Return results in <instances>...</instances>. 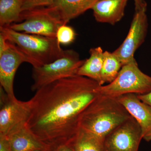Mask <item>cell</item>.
Instances as JSON below:
<instances>
[{
  "label": "cell",
  "instance_id": "1",
  "mask_svg": "<svg viewBox=\"0 0 151 151\" xmlns=\"http://www.w3.org/2000/svg\"><path fill=\"white\" fill-rule=\"evenodd\" d=\"M100 84L76 75L41 87L31 101L26 126L49 146L68 145L79 129V120L86 108L99 95Z\"/></svg>",
  "mask_w": 151,
  "mask_h": 151
},
{
  "label": "cell",
  "instance_id": "2",
  "mask_svg": "<svg viewBox=\"0 0 151 151\" xmlns=\"http://www.w3.org/2000/svg\"><path fill=\"white\" fill-rule=\"evenodd\" d=\"M131 117L117 98L100 94L81 115L79 129L104 140L108 133Z\"/></svg>",
  "mask_w": 151,
  "mask_h": 151
},
{
  "label": "cell",
  "instance_id": "3",
  "mask_svg": "<svg viewBox=\"0 0 151 151\" xmlns=\"http://www.w3.org/2000/svg\"><path fill=\"white\" fill-rule=\"evenodd\" d=\"M0 33L27 57L33 67L51 63L65 54L56 38L19 32L8 27H0Z\"/></svg>",
  "mask_w": 151,
  "mask_h": 151
},
{
  "label": "cell",
  "instance_id": "4",
  "mask_svg": "<svg viewBox=\"0 0 151 151\" xmlns=\"http://www.w3.org/2000/svg\"><path fill=\"white\" fill-rule=\"evenodd\" d=\"M99 94L112 97L124 94L142 95L151 92V76L139 68L136 60L122 66L114 81L97 88Z\"/></svg>",
  "mask_w": 151,
  "mask_h": 151
},
{
  "label": "cell",
  "instance_id": "5",
  "mask_svg": "<svg viewBox=\"0 0 151 151\" xmlns=\"http://www.w3.org/2000/svg\"><path fill=\"white\" fill-rule=\"evenodd\" d=\"M85 60L80 59L79 55L73 50H66L65 54L49 64L33 67L32 77L33 84L31 90L38 89L62 78L77 75L79 68Z\"/></svg>",
  "mask_w": 151,
  "mask_h": 151
},
{
  "label": "cell",
  "instance_id": "6",
  "mask_svg": "<svg viewBox=\"0 0 151 151\" xmlns=\"http://www.w3.org/2000/svg\"><path fill=\"white\" fill-rule=\"evenodd\" d=\"M22 19L21 22L8 27L19 32L56 38L58 28L66 24L47 7L23 11Z\"/></svg>",
  "mask_w": 151,
  "mask_h": 151
},
{
  "label": "cell",
  "instance_id": "7",
  "mask_svg": "<svg viewBox=\"0 0 151 151\" xmlns=\"http://www.w3.org/2000/svg\"><path fill=\"white\" fill-rule=\"evenodd\" d=\"M147 4L135 7V12L127 37L122 44L113 52L122 65L135 59V52L145 39L148 29L146 11Z\"/></svg>",
  "mask_w": 151,
  "mask_h": 151
},
{
  "label": "cell",
  "instance_id": "8",
  "mask_svg": "<svg viewBox=\"0 0 151 151\" xmlns=\"http://www.w3.org/2000/svg\"><path fill=\"white\" fill-rule=\"evenodd\" d=\"M142 139L140 127L132 116L105 136L103 151H138Z\"/></svg>",
  "mask_w": 151,
  "mask_h": 151
},
{
  "label": "cell",
  "instance_id": "9",
  "mask_svg": "<svg viewBox=\"0 0 151 151\" xmlns=\"http://www.w3.org/2000/svg\"><path fill=\"white\" fill-rule=\"evenodd\" d=\"M31 111V101L9 97L1 86L0 136H7L17 127L26 124Z\"/></svg>",
  "mask_w": 151,
  "mask_h": 151
},
{
  "label": "cell",
  "instance_id": "10",
  "mask_svg": "<svg viewBox=\"0 0 151 151\" xmlns=\"http://www.w3.org/2000/svg\"><path fill=\"white\" fill-rule=\"evenodd\" d=\"M30 64L29 59L14 44L7 40L4 51L0 53L1 86L10 98H15L14 81L18 68L23 63Z\"/></svg>",
  "mask_w": 151,
  "mask_h": 151
},
{
  "label": "cell",
  "instance_id": "11",
  "mask_svg": "<svg viewBox=\"0 0 151 151\" xmlns=\"http://www.w3.org/2000/svg\"><path fill=\"white\" fill-rule=\"evenodd\" d=\"M139 125L143 139L151 141V107L141 101L137 94H124L117 97Z\"/></svg>",
  "mask_w": 151,
  "mask_h": 151
},
{
  "label": "cell",
  "instance_id": "12",
  "mask_svg": "<svg viewBox=\"0 0 151 151\" xmlns=\"http://www.w3.org/2000/svg\"><path fill=\"white\" fill-rule=\"evenodd\" d=\"M99 0H55L47 7L65 24L89 9Z\"/></svg>",
  "mask_w": 151,
  "mask_h": 151
},
{
  "label": "cell",
  "instance_id": "13",
  "mask_svg": "<svg viewBox=\"0 0 151 151\" xmlns=\"http://www.w3.org/2000/svg\"><path fill=\"white\" fill-rule=\"evenodd\" d=\"M12 151H47L49 146L42 142L31 132L26 124L17 127L6 136Z\"/></svg>",
  "mask_w": 151,
  "mask_h": 151
},
{
  "label": "cell",
  "instance_id": "14",
  "mask_svg": "<svg viewBox=\"0 0 151 151\" xmlns=\"http://www.w3.org/2000/svg\"><path fill=\"white\" fill-rule=\"evenodd\" d=\"M128 0H99L92 9L98 22L114 25L124 16Z\"/></svg>",
  "mask_w": 151,
  "mask_h": 151
},
{
  "label": "cell",
  "instance_id": "15",
  "mask_svg": "<svg viewBox=\"0 0 151 151\" xmlns=\"http://www.w3.org/2000/svg\"><path fill=\"white\" fill-rule=\"evenodd\" d=\"M90 56L79 68L77 75L97 81L101 85V73L104 60V52L100 47L90 49Z\"/></svg>",
  "mask_w": 151,
  "mask_h": 151
},
{
  "label": "cell",
  "instance_id": "16",
  "mask_svg": "<svg viewBox=\"0 0 151 151\" xmlns=\"http://www.w3.org/2000/svg\"><path fill=\"white\" fill-rule=\"evenodd\" d=\"M24 0H0V27L22 22Z\"/></svg>",
  "mask_w": 151,
  "mask_h": 151
},
{
  "label": "cell",
  "instance_id": "17",
  "mask_svg": "<svg viewBox=\"0 0 151 151\" xmlns=\"http://www.w3.org/2000/svg\"><path fill=\"white\" fill-rule=\"evenodd\" d=\"M103 140L80 129L69 143L74 151H103Z\"/></svg>",
  "mask_w": 151,
  "mask_h": 151
},
{
  "label": "cell",
  "instance_id": "18",
  "mask_svg": "<svg viewBox=\"0 0 151 151\" xmlns=\"http://www.w3.org/2000/svg\"><path fill=\"white\" fill-rule=\"evenodd\" d=\"M119 60L113 52H104V60L101 73V85L115 80L122 67Z\"/></svg>",
  "mask_w": 151,
  "mask_h": 151
},
{
  "label": "cell",
  "instance_id": "19",
  "mask_svg": "<svg viewBox=\"0 0 151 151\" xmlns=\"http://www.w3.org/2000/svg\"><path fill=\"white\" fill-rule=\"evenodd\" d=\"M76 37V33L73 27L63 24L60 27L56 33V38L60 44L68 45L73 43Z\"/></svg>",
  "mask_w": 151,
  "mask_h": 151
},
{
  "label": "cell",
  "instance_id": "20",
  "mask_svg": "<svg viewBox=\"0 0 151 151\" xmlns=\"http://www.w3.org/2000/svg\"><path fill=\"white\" fill-rule=\"evenodd\" d=\"M55 0H24L22 10H29L37 8L47 7L51 5Z\"/></svg>",
  "mask_w": 151,
  "mask_h": 151
},
{
  "label": "cell",
  "instance_id": "21",
  "mask_svg": "<svg viewBox=\"0 0 151 151\" xmlns=\"http://www.w3.org/2000/svg\"><path fill=\"white\" fill-rule=\"evenodd\" d=\"M0 151H12L9 142L6 136H0Z\"/></svg>",
  "mask_w": 151,
  "mask_h": 151
},
{
  "label": "cell",
  "instance_id": "22",
  "mask_svg": "<svg viewBox=\"0 0 151 151\" xmlns=\"http://www.w3.org/2000/svg\"><path fill=\"white\" fill-rule=\"evenodd\" d=\"M47 151H74L68 145H61L50 147Z\"/></svg>",
  "mask_w": 151,
  "mask_h": 151
},
{
  "label": "cell",
  "instance_id": "23",
  "mask_svg": "<svg viewBox=\"0 0 151 151\" xmlns=\"http://www.w3.org/2000/svg\"><path fill=\"white\" fill-rule=\"evenodd\" d=\"M137 96L141 101L150 105L151 107V92L147 94L137 95Z\"/></svg>",
  "mask_w": 151,
  "mask_h": 151
},
{
  "label": "cell",
  "instance_id": "24",
  "mask_svg": "<svg viewBox=\"0 0 151 151\" xmlns=\"http://www.w3.org/2000/svg\"><path fill=\"white\" fill-rule=\"evenodd\" d=\"M134 1L135 5H137L143 3L144 1V0H134Z\"/></svg>",
  "mask_w": 151,
  "mask_h": 151
},
{
  "label": "cell",
  "instance_id": "25",
  "mask_svg": "<svg viewBox=\"0 0 151 151\" xmlns=\"http://www.w3.org/2000/svg\"><path fill=\"white\" fill-rule=\"evenodd\" d=\"M31 151H42L41 150H33Z\"/></svg>",
  "mask_w": 151,
  "mask_h": 151
}]
</instances>
